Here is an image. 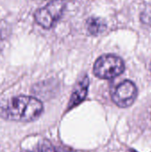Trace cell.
Here are the masks:
<instances>
[{"instance_id": "cell-1", "label": "cell", "mask_w": 151, "mask_h": 152, "mask_svg": "<svg viewBox=\"0 0 151 152\" xmlns=\"http://www.w3.org/2000/svg\"><path fill=\"white\" fill-rule=\"evenodd\" d=\"M43 110L42 102L32 96L19 95L0 102V118L7 121L32 122L41 116Z\"/></svg>"}, {"instance_id": "cell-2", "label": "cell", "mask_w": 151, "mask_h": 152, "mask_svg": "<svg viewBox=\"0 0 151 152\" xmlns=\"http://www.w3.org/2000/svg\"><path fill=\"white\" fill-rule=\"evenodd\" d=\"M124 61L113 54L99 57L93 64L94 75L101 79H112L120 76L125 70Z\"/></svg>"}, {"instance_id": "cell-3", "label": "cell", "mask_w": 151, "mask_h": 152, "mask_svg": "<svg viewBox=\"0 0 151 152\" xmlns=\"http://www.w3.org/2000/svg\"><path fill=\"white\" fill-rule=\"evenodd\" d=\"M65 6L66 4L63 0H53L36 11L34 14L35 20L41 27L48 29L62 16Z\"/></svg>"}, {"instance_id": "cell-4", "label": "cell", "mask_w": 151, "mask_h": 152, "mask_svg": "<svg viewBox=\"0 0 151 152\" xmlns=\"http://www.w3.org/2000/svg\"><path fill=\"white\" fill-rule=\"evenodd\" d=\"M137 97V87L130 80H125L113 90L111 98L119 108H128L134 102Z\"/></svg>"}, {"instance_id": "cell-5", "label": "cell", "mask_w": 151, "mask_h": 152, "mask_svg": "<svg viewBox=\"0 0 151 152\" xmlns=\"http://www.w3.org/2000/svg\"><path fill=\"white\" fill-rule=\"evenodd\" d=\"M88 87H89V78L86 75H85L77 82L74 87V90L72 92V94L69 102L68 110L77 107L86 98L88 93Z\"/></svg>"}, {"instance_id": "cell-6", "label": "cell", "mask_w": 151, "mask_h": 152, "mask_svg": "<svg viewBox=\"0 0 151 152\" xmlns=\"http://www.w3.org/2000/svg\"><path fill=\"white\" fill-rule=\"evenodd\" d=\"M107 28L103 20L97 17H91L86 20V28L88 32L93 36H98L105 31Z\"/></svg>"}, {"instance_id": "cell-7", "label": "cell", "mask_w": 151, "mask_h": 152, "mask_svg": "<svg viewBox=\"0 0 151 152\" xmlns=\"http://www.w3.org/2000/svg\"><path fill=\"white\" fill-rule=\"evenodd\" d=\"M31 152H56V150L50 142L44 140L40 142Z\"/></svg>"}, {"instance_id": "cell-8", "label": "cell", "mask_w": 151, "mask_h": 152, "mask_svg": "<svg viewBox=\"0 0 151 152\" xmlns=\"http://www.w3.org/2000/svg\"><path fill=\"white\" fill-rule=\"evenodd\" d=\"M141 18H142V22L151 25V7L145 9V11L142 13Z\"/></svg>"}, {"instance_id": "cell-9", "label": "cell", "mask_w": 151, "mask_h": 152, "mask_svg": "<svg viewBox=\"0 0 151 152\" xmlns=\"http://www.w3.org/2000/svg\"><path fill=\"white\" fill-rule=\"evenodd\" d=\"M131 152H137V151H134V150H132V151H131Z\"/></svg>"}]
</instances>
